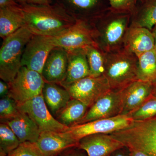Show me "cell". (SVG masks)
Returning <instances> with one entry per match:
<instances>
[{
    "instance_id": "1",
    "label": "cell",
    "mask_w": 156,
    "mask_h": 156,
    "mask_svg": "<svg viewBox=\"0 0 156 156\" xmlns=\"http://www.w3.org/2000/svg\"><path fill=\"white\" fill-rule=\"evenodd\" d=\"M20 6L25 26L34 34L54 36L73 25L77 20L59 1L47 5Z\"/></svg>"
},
{
    "instance_id": "2",
    "label": "cell",
    "mask_w": 156,
    "mask_h": 156,
    "mask_svg": "<svg viewBox=\"0 0 156 156\" xmlns=\"http://www.w3.org/2000/svg\"><path fill=\"white\" fill-rule=\"evenodd\" d=\"M132 15L113 11L109 8L89 19L95 29L97 44L105 53L123 48Z\"/></svg>"
},
{
    "instance_id": "3",
    "label": "cell",
    "mask_w": 156,
    "mask_h": 156,
    "mask_svg": "<svg viewBox=\"0 0 156 156\" xmlns=\"http://www.w3.org/2000/svg\"><path fill=\"white\" fill-rule=\"evenodd\" d=\"M137 56L124 48L106 53L104 76L111 90H122L137 80Z\"/></svg>"
},
{
    "instance_id": "4",
    "label": "cell",
    "mask_w": 156,
    "mask_h": 156,
    "mask_svg": "<svg viewBox=\"0 0 156 156\" xmlns=\"http://www.w3.org/2000/svg\"><path fill=\"white\" fill-rule=\"evenodd\" d=\"M34 34L27 27L19 29L3 40L0 49V78L7 83L13 81L21 66L27 44Z\"/></svg>"
},
{
    "instance_id": "5",
    "label": "cell",
    "mask_w": 156,
    "mask_h": 156,
    "mask_svg": "<svg viewBox=\"0 0 156 156\" xmlns=\"http://www.w3.org/2000/svg\"><path fill=\"white\" fill-rule=\"evenodd\" d=\"M109 134L129 149L156 156V116L149 119L134 121L126 128Z\"/></svg>"
},
{
    "instance_id": "6",
    "label": "cell",
    "mask_w": 156,
    "mask_h": 156,
    "mask_svg": "<svg viewBox=\"0 0 156 156\" xmlns=\"http://www.w3.org/2000/svg\"><path fill=\"white\" fill-rule=\"evenodd\" d=\"M52 38L55 47L67 51L98 46L95 29L89 19H77L73 25Z\"/></svg>"
},
{
    "instance_id": "7",
    "label": "cell",
    "mask_w": 156,
    "mask_h": 156,
    "mask_svg": "<svg viewBox=\"0 0 156 156\" xmlns=\"http://www.w3.org/2000/svg\"><path fill=\"white\" fill-rule=\"evenodd\" d=\"M45 83L41 74L22 66L14 80L8 83V96L20 104L42 94Z\"/></svg>"
},
{
    "instance_id": "8",
    "label": "cell",
    "mask_w": 156,
    "mask_h": 156,
    "mask_svg": "<svg viewBox=\"0 0 156 156\" xmlns=\"http://www.w3.org/2000/svg\"><path fill=\"white\" fill-rule=\"evenodd\" d=\"M65 88L69 92L71 98L80 101L89 108L111 90L104 75L97 77L88 76Z\"/></svg>"
},
{
    "instance_id": "9",
    "label": "cell",
    "mask_w": 156,
    "mask_h": 156,
    "mask_svg": "<svg viewBox=\"0 0 156 156\" xmlns=\"http://www.w3.org/2000/svg\"><path fill=\"white\" fill-rule=\"evenodd\" d=\"M133 121L128 115H119L74 125L69 127L66 132L79 141L81 138L90 134H111L128 127Z\"/></svg>"
},
{
    "instance_id": "10",
    "label": "cell",
    "mask_w": 156,
    "mask_h": 156,
    "mask_svg": "<svg viewBox=\"0 0 156 156\" xmlns=\"http://www.w3.org/2000/svg\"><path fill=\"white\" fill-rule=\"evenodd\" d=\"M20 111L28 114L38 126L41 131L66 132L69 127L56 119L46 105L42 94L25 102L18 105Z\"/></svg>"
},
{
    "instance_id": "11",
    "label": "cell",
    "mask_w": 156,
    "mask_h": 156,
    "mask_svg": "<svg viewBox=\"0 0 156 156\" xmlns=\"http://www.w3.org/2000/svg\"><path fill=\"white\" fill-rule=\"evenodd\" d=\"M54 48L52 37L34 34L24 48L21 66L41 74L46 59Z\"/></svg>"
},
{
    "instance_id": "12",
    "label": "cell",
    "mask_w": 156,
    "mask_h": 156,
    "mask_svg": "<svg viewBox=\"0 0 156 156\" xmlns=\"http://www.w3.org/2000/svg\"><path fill=\"white\" fill-rule=\"evenodd\" d=\"M122 107V90H111L89 108L85 116L76 125L121 115Z\"/></svg>"
},
{
    "instance_id": "13",
    "label": "cell",
    "mask_w": 156,
    "mask_h": 156,
    "mask_svg": "<svg viewBox=\"0 0 156 156\" xmlns=\"http://www.w3.org/2000/svg\"><path fill=\"white\" fill-rule=\"evenodd\" d=\"M68 65V52L55 47L51 50L44 65L41 75L46 83L61 85L66 77Z\"/></svg>"
},
{
    "instance_id": "14",
    "label": "cell",
    "mask_w": 156,
    "mask_h": 156,
    "mask_svg": "<svg viewBox=\"0 0 156 156\" xmlns=\"http://www.w3.org/2000/svg\"><path fill=\"white\" fill-rule=\"evenodd\" d=\"M125 146L109 134H96L84 136L79 140L78 147L83 150L88 156H110L115 151Z\"/></svg>"
},
{
    "instance_id": "15",
    "label": "cell",
    "mask_w": 156,
    "mask_h": 156,
    "mask_svg": "<svg viewBox=\"0 0 156 156\" xmlns=\"http://www.w3.org/2000/svg\"><path fill=\"white\" fill-rule=\"evenodd\" d=\"M79 141L68 132H41L37 144L44 156H57L63 151L78 147Z\"/></svg>"
},
{
    "instance_id": "16",
    "label": "cell",
    "mask_w": 156,
    "mask_h": 156,
    "mask_svg": "<svg viewBox=\"0 0 156 156\" xmlns=\"http://www.w3.org/2000/svg\"><path fill=\"white\" fill-rule=\"evenodd\" d=\"M153 84L140 80L122 89L123 107L121 115H128L138 108L152 95Z\"/></svg>"
},
{
    "instance_id": "17",
    "label": "cell",
    "mask_w": 156,
    "mask_h": 156,
    "mask_svg": "<svg viewBox=\"0 0 156 156\" xmlns=\"http://www.w3.org/2000/svg\"><path fill=\"white\" fill-rule=\"evenodd\" d=\"M123 48L137 57L155 48L151 30L131 23L124 38Z\"/></svg>"
},
{
    "instance_id": "18",
    "label": "cell",
    "mask_w": 156,
    "mask_h": 156,
    "mask_svg": "<svg viewBox=\"0 0 156 156\" xmlns=\"http://www.w3.org/2000/svg\"><path fill=\"white\" fill-rule=\"evenodd\" d=\"M1 123L7 124L21 143H36L41 132L38 126L30 116L20 111L13 119Z\"/></svg>"
},
{
    "instance_id": "19",
    "label": "cell",
    "mask_w": 156,
    "mask_h": 156,
    "mask_svg": "<svg viewBox=\"0 0 156 156\" xmlns=\"http://www.w3.org/2000/svg\"><path fill=\"white\" fill-rule=\"evenodd\" d=\"M68 52V65L67 74L64 81L60 85L64 88L90 75L89 64L84 49Z\"/></svg>"
},
{
    "instance_id": "20",
    "label": "cell",
    "mask_w": 156,
    "mask_h": 156,
    "mask_svg": "<svg viewBox=\"0 0 156 156\" xmlns=\"http://www.w3.org/2000/svg\"><path fill=\"white\" fill-rule=\"evenodd\" d=\"M42 95L50 113L55 118L71 99L65 88L53 83L45 82Z\"/></svg>"
},
{
    "instance_id": "21",
    "label": "cell",
    "mask_w": 156,
    "mask_h": 156,
    "mask_svg": "<svg viewBox=\"0 0 156 156\" xmlns=\"http://www.w3.org/2000/svg\"><path fill=\"white\" fill-rule=\"evenodd\" d=\"M24 26L25 18L20 5L0 9V37L3 40Z\"/></svg>"
},
{
    "instance_id": "22",
    "label": "cell",
    "mask_w": 156,
    "mask_h": 156,
    "mask_svg": "<svg viewBox=\"0 0 156 156\" xmlns=\"http://www.w3.org/2000/svg\"><path fill=\"white\" fill-rule=\"evenodd\" d=\"M77 19H89L104 11L102 0H61L59 1Z\"/></svg>"
},
{
    "instance_id": "23",
    "label": "cell",
    "mask_w": 156,
    "mask_h": 156,
    "mask_svg": "<svg viewBox=\"0 0 156 156\" xmlns=\"http://www.w3.org/2000/svg\"><path fill=\"white\" fill-rule=\"evenodd\" d=\"M89 108L80 101L71 98L56 119L69 128L77 124L85 116Z\"/></svg>"
},
{
    "instance_id": "24",
    "label": "cell",
    "mask_w": 156,
    "mask_h": 156,
    "mask_svg": "<svg viewBox=\"0 0 156 156\" xmlns=\"http://www.w3.org/2000/svg\"><path fill=\"white\" fill-rule=\"evenodd\" d=\"M137 80L154 84L156 82V48L137 57Z\"/></svg>"
},
{
    "instance_id": "25",
    "label": "cell",
    "mask_w": 156,
    "mask_h": 156,
    "mask_svg": "<svg viewBox=\"0 0 156 156\" xmlns=\"http://www.w3.org/2000/svg\"><path fill=\"white\" fill-rule=\"evenodd\" d=\"M132 16L131 24L151 30L156 25V0H144Z\"/></svg>"
},
{
    "instance_id": "26",
    "label": "cell",
    "mask_w": 156,
    "mask_h": 156,
    "mask_svg": "<svg viewBox=\"0 0 156 156\" xmlns=\"http://www.w3.org/2000/svg\"><path fill=\"white\" fill-rule=\"evenodd\" d=\"M84 49L89 64V76L97 77L104 75L106 53L101 50L99 46H89Z\"/></svg>"
},
{
    "instance_id": "27",
    "label": "cell",
    "mask_w": 156,
    "mask_h": 156,
    "mask_svg": "<svg viewBox=\"0 0 156 156\" xmlns=\"http://www.w3.org/2000/svg\"><path fill=\"white\" fill-rule=\"evenodd\" d=\"M21 143L12 129L7 124H0V152L8 155Z\"/></svg>"
},
{
    "instance_id": "28",
    "label": "cell",
    "mask_w": 156,
    "mask_h": 156,
    "mask_svg": "<svg viewBox=\"0 0 156 156\" xmlns=\"http://www.w3.org/2000/svg\"><path fill=\"white\" fill-rule=\"evenodd\" d=\"M128 115L134 121H143L156 117V96L151 95L141 106Z\"/></svg>"
},
{
    "instance_id": "29",
    "label": "cell",
    "mask_w": 156,
    "mask_h": 156,
    "mask_svg": "<svg viewBox=\"0 0 156 156\" xmlns=\"http://www.w3.org/2000/svg\"><path fill=\"white\" fill-rule=\"evenodd\" d=\"M20 110L16 101L10 96L2 98L0 100L1 122L8 121L16 116Z\"/></svg>"
},
{
    "instance_id": "30",
    "label": "cell",
    "mask_w": 156,
    "mask_h": 156,
    "mask_svg": "<svg viewBox=\"0 0 156 156\" xmlns=\"http://www.w3.org/2000/svg\"><path fill=\"white\" fill-rule=\"evenodd\" d=\"M8 156H44L39 148L37 143L26 141L21 143Z\"/></svg>"
},
{
    "instance_id": "31",
    "label": "cell",
    "mask_w": 156,
    "mask_h": 156,
    "mask_svg": "<svg viewBox=\"0 0 156 156\" xmlns=\"http://www.w3.org/2000/svg\"><path fill=\"white\" fill-rule=\"evenodd\" d=\"M139 1L143 3L144 0H109V2L110 8L113 11L133 15L136 9V2Z\"/></svg>"
},
{
    "instance_id": "32",
    "label": "cell",
    "mask_w": 156,
    "mask_h": 156,
    "mask_svg": "<svg viewBox=\"0 0 156 156\" xmlns=\"http://www.w3.org/2000/svg\"><path fill=\"white\" fill-rule=\"evenodd\" d=\"M57 156H88L87 152L78 147L71 148Z\"/></svg>"
},
{
    "instance_id": "33",
    "label": "cell",
    "mask_w": 156,
    "mask_h": 156,
    "mask_svg": "<svg viewBox=\"0 0 156 156\" xmlns=\"http://www.w3.org/2000/svg\"><path fill=\"white\" fill-rule=\"evenodd\" d=\"M9 88L8 83L1 80L0 81V96L1 98L8 96L9 94Z\"/></svg>"
},
{
    "instance_id": "34",
    "label": "cell",
    "mask_w": 156,
    "mask_h": 156,
    "mask_svg": "<svg viewBox=\"0 0 156 156\" xmlns=\"http://www.w3.org/2000/svg\"><path fill=\"white\" fill-rule=\"evenodd\" d=\"M26 4L36 5H47L52 4L51 0H25Z\"/></svg>"
},
{
    "instance_id": "35",
    "label": "cell",
    "mask_w": 156,
    "mask_h": 156,
    "mask_svg": "<svg viewBox=\"0 0 156 156\" xmlns=\"http://www.w3.org/2000/svg\"><path fill=\"white\" fill-rule=\"evenodd\" d=\"M110 156H130V151L128 147L124 146L115 151Z\"/></svg>"
},
{
    "instance_id": "36",
    "label": "cell",
    "mask_w": 156,
    "mask_h": 156,
    "mask_svg": "<svg viewBox=\"0 0 156 156\" xmlns=\"http://www.w3.org/2000/svg\"><path fill=\"white\" fill-rule=\"evenodd\" d=\"M20 5L15 0H0V9L8 6Z\"/></svg>"
},
{
    "instance_id": "37",
    "label": "cell",
    "mask_w": 156,
    "mask_h": 156,
    "mask_svg": "<svg viewBox=\"0 0 156 156\" xmlns=\"http://www.w3.org/2000/svg\"><path fill=\"white\" fill-rule=\"evenodd\" d=\"M130 156H153L142 151L136 150L129 149Z\"/></svg>"
},
{
    "instance_id": "38",
    "label": "cell",
    "mask_w": 156,
    "mask_h": 156,
    "mask_svg": "<svg viewBox=\"0 0 156 156\" xmlns=\"http://www.w3.org/2000/svg\"><path fill=\"white\" fill-rule=\"evenodd\" d=\"M151 31L153 35L154 39L155 46L156 48V25L153 28L152 30Z\"/></svg>"
},
{
    "instance_id": "39",
    "label": "cell",
    "mask_w": 156,
    "mask_h": 156,
    "mask_svg": "<svg viewBox=\"0 0 156 156\" xmlns=\"http://www.w3.org/2000/svg\"><path fill=\"white\" fill-rule=\"evenodd\" d=\"M15 1L20 5H25L26 4L25 2V0H15Z\"/></svg>"
},
{
    "instance_id": "40",
    "label": "cell",
    "mask_w": 156,
    "mask_h": 156,
    "mask_svg": "<svg viewBox=\"0 0 156 156\" xmlns=\"http://www.w3.org/2000/svg\"><path fill=\"white\" fill-rule=\"evenodd\" d=\"M152 95H153V96H156V82L153 84Z\"/></svg>"
},
{
    "instance_id": "41",
    "label": "cell",
    "mask_w": 156,
    "mask_h": 156,
    "mask_svg": "<svg viewBox=\"0 0 156 156\" xmlns=\"http://www.w3.org/2000/svg\"><path fill=\"white\" fill-rule=\"evenodd\" d=\"M0 156H8L7 155L3 153L2 152H0Z\"/></svg>"
},
{
    "instance_id": "42",
    "label": "cell",
    "mask_w": 156,
    "mask_h": 156,
    "mask_svg": "<svg viewBox=\"0 0 156 156\" xmlns=\"http://www.w3.org/2000/svg\"></svg>"
},
{
    "instance_id": "43",
    "label": "cell",
    "mask_w": 156,
    "mask_h": 156,
    "mask_svg": "<svg viewBox=\"0 0 156 156\" xmlns=\"http://www.w3.org/2000/svg\"></svg>"
}]
</instances>
